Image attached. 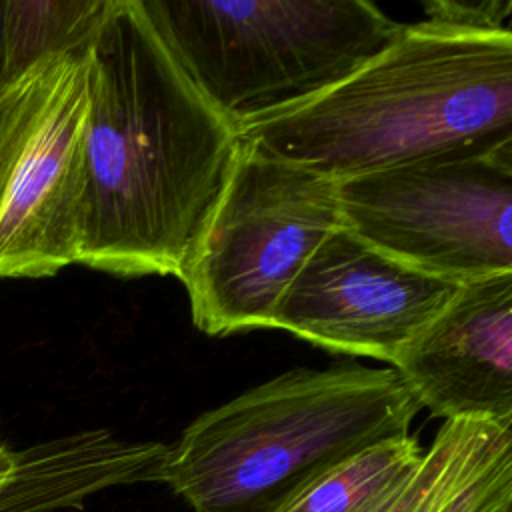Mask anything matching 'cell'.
Segmentation results:
<instances>
[{"mask_svg":"<svg viewBox=\"0 0 512 512\" xmlns=\"http://www.w3.org/2000/svg\"><path fill=\"white\" fill-rule=\"evenodd\" d=\"M460 284L426 274L336 228L278 300L270 328L326 350L392 362Z\"/></svg>","mask_w":512,"mask_h":512,"instance_id":"ba28073f","label":"cell"},{"mask_svg":"<svg viewBox=\"0 0 512 512\" xmlns=\"http://www.w3.org/2000/svg\"><path fill=\"white\" fill-rule=\"evenodd\" d=\"M110 0H0V88L36 62L84 50Z\"/></svg>","mask_w":512,"mask_h":512,"instance_id":"7c38bea8","label":"cell"},{"mask_svg":"<svg viewBox=\"0 0 512 512\" xmlns=\"http://www.w3.org/2000/svg\"><path fill=\"white\" fill-rule=\"evenodd\" d=\"M390 364L438 418L512 422V272L460 284Z\"/></svg>","mask_w":512,"mask_h":512,"instance_id":"9c48e42d","label":"cell"},{"mask_svg":"<svg viewBox=\"0 0 512 512\" xmlns=\"http://www.w3.org/2000/svg\"><path fill=\"white\" fill-rule=\"evenodd\" d=\"M340 228L338 180L240 140L222 196L182 274L196 328H270L316 248Z\"/></svg>","mask_w":512,"mask_h":512,"instance_id":"5b68a950","label":"cell"},{"mask_svg":"<svg viewBox=\"0 0 512 512\" xmlns=\"http://www.w3.org/2000/svg\"><path fill=\"white\" fill-rule=\"evenodd\" d=\"M196 88L236 126L334 86L402 28L364 0H138Z\"/></svg>","mask_w":512,"mask_h":512,"instance_id":"277c9868","label":"cell"},{"mask_svg":"<svg viewBox=\"0 0 512 512\" xmlns=\"http://www.w3.org/2000/svg\"><path fill=\"white\" fill-rule=\"evenodd\" d=\"M168 444L128 440L92 428L12 450L0 484V512H56L80 508L102 490L160 482Z\"/></svg>","mask_w":512,"mask_h":512,"instance_id":"30bf717a","label":"cell"},{"mask_svg":"<svg viewBox=\"0 0 512 512\" xmlns=\"http://www.w3.org/2000/svg\"><path fill=\"white\" fill-rule=\"evenodd\" d=\"M88 46L0 88V278L78 264L90 108Z\"/></svg>","mask_w":512,"mask_h":512,"instance_id":"52a82bcc","label":"cell"},{"mask_svg":"<svg viewBox=\"0 0 512 512\" xmlns=\"http://www.w3.org/2000/svg\"><path fill=\"white\" fill-rule=\"evenodd\" d=\"M238 132L334 180L512 138V30L402 24L334 86Z\"/></svg>","mask_w":512,"mask_h":512,"instance_id":"7a4b0ae2","label":"cell"},{"mask_svg":"<svg viewBox=\"0 0 512 512\" xmlns=\"http://www.w3.org/2000/svg\"><path fill=\"white\" fill-rule=\"evenodd\" d=\"M422 454L410 434L372 444L320 476L278 512H378L410 478Z\"/></svg>","mask_w":512,"mask_h":512,"instance_id":"4fadbf2b","label":"cell"},{"mask_svg":"<svg viewBox=\"0 0 512 512\" xmlns=\"http://www.w3.org/2000/svg\"><path fill=\"white\" fill-rule=\"evenodd\" d=\"M88 60L78 264L182 278L232 172L238 126L196 88L138 0H110Z\"/></svg>","mask_w":512,"mask_h":512,"instance_id":"6da1fadb","label":"cell"},{"mask_svg":"<svg viewBox=\"0 0 512 512\" xmlns=\"http://www.w3.org/2000/svg\"><path fill=\"white\" fill-rule=\"evenodd\" d=\"M418 410L392 368H292L192 420L160 482L192 512H278L364 448L406 436Z\"/></svg>","mask_w":512,"mask_h":512,"instance_id":"3957f363","label":"cell"},{"mask_svg":"<svg viewBox=\"0 0 512 512\" xmlns=\"http://www.w3.org/2000/svg\"><path fill=\"white\" fill-rule=\"evenodd\" d=\"M424 20L434 24H446L468 30H504L510 28L508 20L512 14L510 0H426Z\"/></svg>","mask_w":512,"mask_h":512,"instance_id":"5bb4252c","label":"cell"},{"mask_svg":"<svg viewBox=\"0 0 512 512\" xmlns=\"http://www.w3.org/2000/svg\"><path fill=\"white\" fill-rule=\"evenodd\" d=\"M378 512H512V422L444 420L410 478Z\"/></svg>","mask_w":512,"mask_h":512,"instance_id":"8fae6325","label":"cell"},{"mask_svg":"<svg viewBox=\"0 0 512 512\" xmlns=\"http://www.w3.org/2000/svg\"><path fill=\"white\" fill-rule=\"evenodd\" d=\"M340 226L426 274L512 272V138L338 180Z\"/></svg>","mask_w":512,"mask_h":512,"instance_id":"8992f818","label":"cell"}]
</instances>
